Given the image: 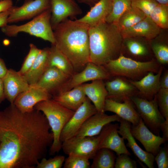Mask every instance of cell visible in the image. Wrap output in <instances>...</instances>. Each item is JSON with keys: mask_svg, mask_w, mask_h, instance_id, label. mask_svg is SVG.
Wrapping results in <instances>:
<instances>
[{"mask_svg": "<svg viewBox=\"0 0 168 168\" xmlns=\"http://www.w3.org/2000/svg\"><path fill=\"white\" fill-rule=\"evenodd\" d=\"M44 115L13 104L0 110V168H34L45 157L53 135Z\"/></svg>", "mask_w": 168, "mask_h": 168, "instance_id": "6da1fadb", "label": "cell"}, {"mask_svg": "<svg viewBox=\"0 0 168 168\" xmlns=\"http://www.w3.org/2000/svg\"><path fill=\"white\" fill-rule=\"evenodd\" d=\"M89 26L67 19L53 29L54 44L68 58L75 72L90 62Z\"/></svg>", "mask_w": 168, "mask_h": 168, "instance_id": "7a4b0ae2", "label": "cell"}, {"mask_svg": "<svg viewBox=\"0 0 168 168\" xmlns=\"http://www.w3.org/2000/svg\"><path fill=\"white\" fill-rule=\"evenodd\" d=\"M90 62L103 66L121 54L123 37L115 24L101 22L89 26Z\"/></svg>", "mask_w": 168, "mask_h": 168, "instance_id": "3957f363", "label": "cell"}, {"mask_svg": "<svg viewBox=\"0 0 168 168\" xmlns=\"http://www.w3.org/2000/svg\"><path fill=\"white\" fill-rule=\"evenodd\" d=\"M34 109L41 112L48 121L53 135V142L49 150V154L53 155L61 149V133L75 111L66 108L52 98L38 103Z\"/></svg>", "mask_w": 168, "mask_h": 168, "instance_id": "277c9868", "label": "cell"}, {"mask_svg": "<svg viewBox=\"0 0 168 168\" xmlns=\"http://www.w3.org/2000/svg\"><path fill=\"white\" fill-rule=\"evenodd\" d=\"M161 66L153 59L144 62L138 61L120 54L118 58L110 61L103 67L112 77H121L137 81L149 72L156 73Z\"/></svg>", "mask_w": 168, "mask_h": 168, "instance_id": "5b68a950", "label": "cell"}, {"mask_svg": "<svg viewBox=\"0 0 168 168\" xmlns=\"http://www.w3.org/2000/svg\"><path fill=\"white\" fill-rule=\"evenodd\" d=\"M51 15L50 8L26 23L21 25L7 24L1 28V30L8 37H14L20 33L24 32L54 44V32L50 23Z\"/></svg>", "mask_w": 168, "mask_h": 168, "instance_id": "8992f818", "label": "cell"}, {"mask_svg": "<svg viewBox=\"0 0 168 168\" xmlns=\"http://www.w3.org/2000/svg\"><path fill=\"white\" fill-rule=\"evenodd\" d=\"M131 99L145 125L155 134L160 135L161 127L165 119L159 111L156 96L151 100L136 96Z\"/></svg>", "mask_w": 168, "mask_h": 168, "instance_id": "52a82bcc", "label": "cell"}, {"mask_svg": "<svg viewBox=\"0 0 168 168\" xmlns=\"http://www.w3.org/2000/svg\"><path fill=\"white\" fill-rule=\"evenodd\" d=\"M112 77L103 66L89 62L81 71L75 72L53 94L67 91L85 82L96 80H107Z\"/></svg>", "mask_w": 168, "mask_h": 168, "instance_id": "ba28073f", "label": "cell"}, {"mask_svg": "<svg viewBox=\"0 0 168 168\" xmlns=\"http://www.w3.org/2000/svg\"><path fill=\"white\" fill-rule=\"evenodd\" d=\"M98 135L94 136L73 137L62 142L64 153L68 155L73 153L92 159L98 150Z\"/></svg>", "mask_w": 168, "mask_h": 168, "instance_id": "9c48e42d", "label": "cell"}, {"mask_svg": "<svg viewBox=\"0 0 168 168\" xmlns=\"http://www.w3.org/2000/svg\"><path fill=\"white\" fill-rule=\"evenodd\" d=\"M97 112L94 105L87 97L63 129L60 136L61 142L75 136L86 120Z\"/></svg>", "mask_w": 168, "mask_h": 168, "instance_id": "30bf717a", "label": "cell"}, {"mask_svg": "<svg viewBox=\"0 0 168 168\" xmlns=\"http://www.w3.org/2000/svg\"><path fill=\"white\" fill-rule=\"evenodd\" d=\"M50 8V0H26L21 6H12L9 9L8 23L33 18Z\"/></svg>", "mask_w": 168, "mask_h": 168, "instance_id": "8fae6325", "label": "cell"}, {"mask_svg": "<svg viewBox=\"0 0 168 168\" xmlns=\"http://www.w3.org/2000/svg\"><path fill=\"white\" fill-rule=\"evenodd\" d=\"M118 124H109L102 128L98 135L99 138L98 149L106 148L116 153L117 155L125 154L131 155L125 144L124 139L118 133Z\"/></svg>", "mask_w": 168, "mask_h": 168, "instance_id": "7c38bea8", "label": "cell"}, {"mask_svg": "<svg viewBox=\"0 0 168 168\" xmlns=\"http://www.w3.org/2000/svg\"><path fill=\"white\" fill-rule=\"evenodd\" d=\"M130 132L134 138L142 144L145 151L154 156L159 152L161 145L166 142L162 137L152 133L141 118L137 124H131Z\"/></svg>", "mask_w": 168, "mask_h": 168, "instance_id": "4fadbf2b", "label": "cell"}, {"mask_svg": "<svg viewBox=\"0 0 168 168\" xmlns=\"http://www.w3.org/2000/svg\"><path fill=\"white\" fill-rule=\"evenodd\" d=\"M50 23L53 29L68 19L81 14L82 11L74 0H50Z\"/></svg>", "mask_w": 168, "mask_h": 168, "instance_id": "5bb4252c", "label": "cell"}, {"mask_svg": "<svg viewBox=\"0 0 168 168\" xmlns=\"http://www.w3.org/2000/svg\"><path fill=\"white\" fill-rule=\"evenodd\" d=\"M107 91L106 98L119 102L137 96L138 91L128 79L121 77H115L111 81L105 82Z\"/></svg>", "mask_w": 168, "mask_h": 168, "instance_id": "9a60e30c", "label": "cell"}, {"mask_svg": "<svg viewBox=\"0 0 168 168\" xmlns=\"http://www.w3.org/2000/svg\"><path fill=\"white\" fill-rule=\"evenodd\" d=\"M163 70L161 66L156 73L149 72L138 80L128 79L138 91L136 96L148 100L153 99L161 88L160 80Z\"/></svg>", "mask_w": 168, "mask_h": 168, "instance_id": "2e32d148", "label": "cell"}, {"mask_svg": "<svg viewBox=\"0 0 168 168\" xmlns=\"http://www.w3.org/2000/svg\"><path fill=\"white\" fill-rule=\"evenodd\" d=\"M52 95L37 87L30 86L29 88L20 94L15 99L14 105L23 112L33 111L38 103L52 98Z\"/></svg>", "mask_w": 168, "mask_h": 168, "instance_id": "e0dca14e", "label": "cell"}, {"mask_svg": "<svg viewBox=\"0 0 168 168\" xmlns=\"http://www.w3.org/2000/svg\"><path fill=\"white\" fill-rule=\"evenodd\" d=\"M121 119L116 114L108 115L105 112H97L86 120L75 136L82 137L98 135L105 125L112 122H119Z\"/></svg>", "mask_w": 168, "mask_h": 168, "instance_id": "ac0fdd59", "label": "cell"}, {"mask_svg": "<svg viewBox=\"0 0 168 168\" xmlns=\"http://www.w3.org/2000/svg\"><path fill=\"white\" fill-rule=\"evenodd\" d=\"M118 133L128 142L126 146L131 149L134 154L141 162L149 168H154V156L143 150L138 144L130 132L131 124L125 120L121 119Z\"/></svg>", "mask_w": 168, "mask_h": 168, "instance_id": "d6986e66", "label": "cell"}, {"mask_svg": "<svg viewBox=\"0 0 168 168\" xmlns=\"http://www.w3.org/2000/svg\"><path fill=\"white\" fill-rule=\"evenodd\" d=\"M2 80L5 99L10 104H13L20 94L30 87L25 76L12 69H8Z\"/></svg>", "mask_w": 168, "mask_h": 168, "instance_id": "ffe728a7", "label": "cell"}, {"mask_svg": "<svg viewBox=\"0 0 168 168\" xmlns=\"http://www.w3.org/2000/svg\"><path fill=\"white\" fill-rule=\"evenodd\" d=\"M104 111L105 112L114 113L122 119L130 123L133 125L137 124L140 118L131 99L121 102L106 98Z\"/></svg>", "mask_w": 168, "mask_h": 168, "instance_id": "44dd1931", "label": "cell"}, {"mask_svg": "<svg viewBox=\"0 0 168 168\" xmlns=\"http://www.w3.org/2000/svg\"><path fill=\"white\" fill-rule=\"evenodd\" d=\"M70 77L55 67H48L37 82L32 86L52 95Z\"/></svg>", "mask_w": 168, "mask_h": 168, "instance_id": "7402d4cb", "label": "cell"}, {"mask_svg": "<svg viewBox=\"0 0 168 168\" xmlns=\"http://www.w3.org/2000/svg\"><path fill=\"white\" fill-rule=\"evenodd\" d=\"M160 29L149 16H146L136 25L121 32L123 39L142 37L150 39L156 37L160 33Z\"/></svg>", "mask_w": 168, "mask_h": 168, "instance_id": "603a6c76", "label": "cell"}, {"mask_svg": "<svg viewBox=\"0 0 168 168\" xmlns=\"http://www.w3.org/2000/svg\"><path fill=\"white\" fill-rule=\"evenodd\" d=\"M82 85L86 96L93 103L98 112H105L104 107L107 91L104 80H96Z\"/></svg>", "mask_w": 168, "mask_h": 168, "instance_id": "cb8c5ba5", "label": "cell"}, {"mask_svg": "<svg viewBox=\"0 0 168 168\" xmlns=\"http://www.w3.org/2000/svg\"><path fill=\"white\" fill-rule=\"evenodd\" d=\"M52 97L64 107L75 111L82 105L87 97L82 84L68 91L55 93Z\"/></svg>", "mask_w": 168, "mask_h": 168, "instance_id": "d4e9b609", "label": "cell"}, {"mask_svg": "<svg viewBox=\"0 0 168 168\" xmlns=\"http://www.w3.org/2000/svg\"><path fill=\"white\" fill-rule=\"evenodd\" d=\"M87 13L77 21L88 25L89 26L96 25L105 19L110 13L112 9L111 0H99Z\"/></svg>", "mask_w": 168, "mask_h": 168, "instance_id": "484cf974", "label": "cell"}, {"mask_svg": "<svg viewBox=\"0 0 168 168\" xmlns=\"http://www.w3.org/2000/svg\"><path fill=\"white\" fill-rule=\"evenodd\" d=\"M49 48L40 50L32 65L24 75L30 86L35 84L39 79L48 67Z\"/></svg>", "mask_w": 168, "mask_h": 168, "instance_id": "4316f807", "label": "cell"}, {"mask_svg": "<svg viewBox=\"0 0 168 168\" xmlns=\"http://www.w3.org/2000/svg\"><path fill=\"white\" fill-rule=\"evenodd\" d=\"M48 67H55L70 77L75 72L68 58L54 44L49 48Z\"/></svg>", "mask_w": 168, "mask_h": 168, "instance_id": "83f0119b", "label": "cell"}, {"mask_svg": "<svg viewBox=\"0 0 168 168\" xmlns=\"http://www.w3.org/2000/svg\"><path fill=\"white\" fill-rule=\"evenodd\" d=\"M146 16L140 10L131 6L121 16L116 25L121 31L134 26Z\"/></svg>", "mask_w": 168, "mask_h": 168, "instance_id": "f1b7e54d", "label": "cell"}, {"mask_svg": "<svg viewBox=\"0 0 168 168\" xmlns=\"http://www.w3.org/2000/svg\"><path fill=\"white\" fill-rule=\"evenodd\" d=\"M116 156L113 151L106 148L98 150L92 159L91 168H114Z\"/></svg>", "mask_w": 168, "mask_h": 168, "instance_id": "f546056e", "label": "cell"}, {"mask_svg": "<svg viewBox=\"0 0 168 168\" xmlns=\"http://www.w3.org/2000/svg\"><path fill=\"white\" fill-rule=\"evenodd\" d=\"M125 47L127 52L132 57L137 58V61L144 62V59L150 54L148 47L138 41L127 40L125 42Z\"/></svg>", "mask_w": 168, "mask_h": 168, "instance_id": "4dcf8cb0", "label": "cell"}, {"mask_svg": "<svg viewBox=\"0 0 168 168\" xmlns=\"http://www.w3.org/2000/svg\"><path fill=\"white\" fill-rule=\"evenodd\" d=\"M111 0L112 10L105 19V21L116 25L121 16L131 6L132 0Z\"/></svg>", "mask_w": 168, "mask_h": 168, "instance_id": "1f68e13d", "label": "cell"}, {"mask_svg": "<svg viewBox=\"0 0 168 168\" xmlns=\"http://www.w3.org/2000/svg\"><path fill=\"white\" fill-rule=\"evenodd\" d=\"M149 16L160 28H168V5L158 3L150 12Z\"/></svg>", "mask_w": 168, "mask_h": 168, "instance_id": "d6a6232c", "label": "cell"}, {"mask_svg": "<svg viewBox=\"0 0 168 168\" xmlns=\"http://www.w3.org/2000/svg\"><path fill=\"white\" fill-rule=\"evenodd\" d=\"M65 158L63 164V168H90L89 159L78 154L70 153Z\"/></svg>", "mask_w": 168, "mask_h": 168, "instance_id": "836d02e7", "label": "cell"}, {"mask_svg": "<svg viewBox=\"0 0 168 168\" xmlns=\"http://www.w3.org/2000/svg\"><path fill=\"white\" fill-rule=\"evenodd\" d=\"M152 50L157 62L161 65L168 64V46L164 43L155 42L151 46Z\"/></svg>", "mask_w": 168, "mask_h": 168, "instance_id": "e575fe53", "label": "cell"}, {"mask_svg": "<svg viewBox=\"0 0 168 168\" xmlns=\"http://www.w3.org/2000/svg\"><path fill=\"white\" fill-rule=\"evenodd\" d=\"M156 96L159 111L168 121V89L161 88Z\"/></svg>", "mask_w": 168, "mask_h": 168, "instance_id": "d590c367", "label": "cell"}, {"mask_svg": "<svg viewBox=\"0 0 168 168\" xmlns=\"http://www.w3.org/2000/svg\"><path fill=\"white\" fill-rule=\"evenodd\" d=\"M29 46V52L24 61L21 68L18 71L21 74L23 75H24L30 69L41 49L32 43H30Z\"/></svg>", "mask_w": 168, "mask_h": 168, "instance_id": "8d00e7d4", "label": "cell"}, {"mask_svg": "<svg viewBox=\"0 0 168 168\" xmlns=\"http://www.w3.org/2000/svg\"><path fill=\"white\" fill-rule=\"evenodd\" d=\"M65 157L61 155H56L53 158L42 159L35 167L36 168H61L63 165Z\"/></svg>", "mask_w": 168, "mask_h": 168, "instance_id": "74e56055", "label": "cell"}, {"mask_svg": "<svg viewBox=\"0 0 168 168\" xmlns=\"http://www.w3.org/2000/svg\"><path fill=\"white\" fill-rule=\"evenodd\" d=\"M158 3L155 0H132L131 6L135 7L143 12L146 16Z\"/></svg>", "mask_w": 168, "mask_h": 168, "instance_id": "f35d334b", "label": "cell"}, {"mask_svg": "<svg viewBox=\"0 0 168 168\" xmlns=\"http://www.w3.org/2000/svg\"><path fill=\"white\" fill-rule=\"evenodd\" d=\"M115 161V168H137V161L125 154L117 155Z\"/></svg>", "mask_w": 168, "mask_h": 168, "instance_id": "ab89813d", "label": "cell"}, {"mask_svg": "<svg viewBox=\"0 0 168 168\" xmlns=\"http://www.w3.org/2000/svg\"><path fill=\"white\" fill-rule=\"evenodd\" d=\"M154 157V161L158 168H168V146L165 143Z\"/></svg>", "mask_w": 168, "mask_h": 168, "instance_id": "60d3db41", "label": "cell"}, {"mask_svg": "<svg viewBox=\"0 0 168 168\" xmlns=\"http://www.w3.org/2000/svg\"><path fill=\"white\" fill-rule=\"evenodd\" d=\"M12 6V0H0V13L9 10Z\"/></svg>", "mask_w": 168, "mask_h": 168, "instance_id": "b9f144b4", "label": "cell"}, {"mask_svg": "<svg viewBox=\"0 0 168 168\" xmlns=\"http://www.w3.org/2000/svg\"><path fill=\"white\" fill-rule=\"evenodd\" d=\"M161 88L168 89V70H166L161 74L160 80Z\"/></svg>", "mask_w": 168, "mask_h": 168, "instance_id": "7bdbcfd3", "label": "cell"}, {"mask_svg": "<svg viewBox=\"0 0 168 168\" xmlns=\"http://www.w3.org/2000/svg\"><path fill=\"white\" fill-rule=\"evenodd\" d=\"M9 9L0 13V28L8 24L7 19L10 13Z\"/></svg>", "mask_w": 168, "mask_h": 168, "instance_id": "ee69618b", "label": "cell"}, {"mask_svg": "<svg viewBox=\"0 0 168 168\" xmlns=\"http://www.w3.org/2000/svg\"><path fill=\"white\" fill-rule=\"evenodd\" d=\"M8 69L4 60L0 58V78L3 79L7 74Z\"/></svg>", "mask_w": 168, "mask_h": 168, "instance_id": "f6af8a7d", "label": "cell"}, {"mask_svg": "<svg viewBox=\"0 0 168 168\" xmlns=\"http://www.w3.org/2000/svg\"><path fill=\"white\" fill-rule=\"evenodd\" d=\"M5 99H6L3 80L0 78V104Z\"/></svg>", "mask_w": 168, "mask_h": 168, "instance_id": "bcb514c9", "label": "cell"}, {"mask_svg": "<svg viewBox=\"0 0 168 168\" xmlns=\"http://www.w3.org/2000/svg\"><path fill=\"white\" fill-rule=\"evenodd\" d=\"M79 3L86 4L90 7L93 6L99 0H77Z\"/></svg>", "mask_w": 168, "mask_h": 168, "instance_id": "7dc6e473", "label": "cell"}, {"mask_svg": "<svg viewBox=\"0 0 168 168\" xmlns=\"http://www.w3.org/2000/svg\"><path fill=\"white\" fill-rule=\"evenodd\" d=\"M158 3L168 5V0H155Z\"/></svg>", "mask_w": 168, "mask_h": 168, "instance_id": "c3c4849f", "label": "cell"}, {"mask_svg": "<svg viewBox=\"0 0 168 168\" xmlns=\"http://www.w3.org/2000/svg\"><path fill=\"white\" fill-rule=\"evenodd\" d=\"M9 43L8 41H4L3 42V44L5 46H7L9 44Z\"/></svg>", "mask_w": 168, "mask_h": 168, "instance_id": "681fc988", "label": "cell"}, {"mask_svg": "<svg viewBox=\"0 0 168 168\" xmlns=\"http://www.w3.org/2000/svg\"></svg>", "mask_w": 168, "mask_h": 168, "instance_id": "f907efd6", "label": "cell"}]
</instances>
